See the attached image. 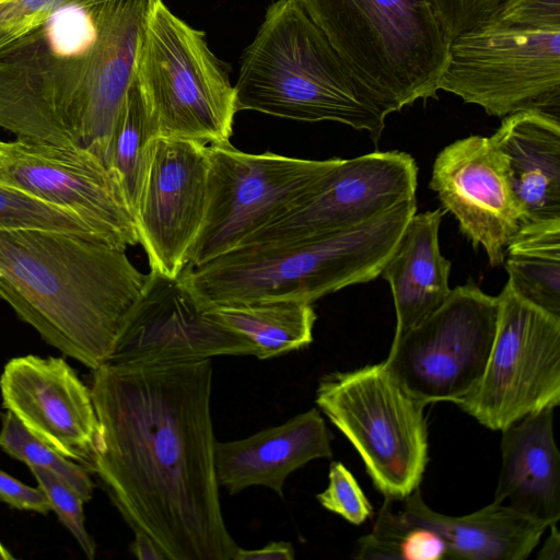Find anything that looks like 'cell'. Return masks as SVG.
Returning <instances> with one entry per match:
<instances>
[{"instance_id":"cell-17","label":"cell","mask_w":560,"mask_h":560,"mask_svg":"<svg viewBox=\"0 0 560 560\" xmlns=\"http://www.w3.org/2000/svg\"><path fill=\"white\" fill-rule=\"evenodd\" d=\"M429 186L474 247L485 249L492 267L501 266L522 214L492 139L469 136L446 145L434 161Z\"/></svg>"},{"instance_id":"cell-10","label":"cell","mask_w":560,"mask_h":560,"mask_svg":"<svg viewBox=\"0 0 560 560\" xmlns=\"http://www.w3.org/2000/svg\"><path fill=\"white\" fill-rule=\"evenodd\" d=\"M439 91L490 116L539 112L560 119V27L483 24L457 36Z\"/></svg>"},{"instance_id":"cell-23","label":"cell","mask_w":560,"mask_h":560,"mask_svg":"<svg viewBox=\"0 0 560 560\" xmlns=\"http://www.w3.org/2000/svg\"><path fill=\"white\" fill-rule=\"evenodd\" d=\"M445 210L415 213L380 276L392 290L396 310L395 336H399L436 311L451 293V261L439 244Z\"/></svg>"},{"instance_id":"cell-21","label":"cell","mask_w":560,"mask_h":560,"mask_svg":"<svg viewBox=\"0 0 560 560\" xmlns=\"http://www.w3.org/2000/svg\"><path fill=\"white\" fill-rule=\"evenodd\" d=\"M490 138L504 159L522 224L560 219V119L514 113Z\"/></svg>"},{"instance_id":"cell-26","label":"cell","mask_w":560,"mask_h":560,"mask_svg":"<svg viewBox=\"0 0 560 560\" xmlns=\"http://www.w3.org/2000/svg\"><path fill=\"white\" fill-rule=\"evenodd\" d=\"M352 557L360 560L453 559L442 538L431 529L410 522L393 500L385 501L372 530L358 539Z\"/></svg>"},{"instance_id":"cell-24","label":"cell","mask_w":560,"mask_h":560,"mask_svg":"<svg viewBox=\"0 0 560 560\" xmlns=\"http://www.w3.org/2000/svg\"><path fill=\"white\" fill-rule=\"evenodd\" d=\"M207 315L249 340L259 360L277 358L313 341L316 314L312 303L295 300L259 301L213 306Z\"/></svg>"},{"instance_id":"cell-11","label":"cell","mask_w":560,"mask_h":560,"mask_svg":"<svg viewBox=\"0 0 560 560\" xmlns=\"http://www.w3.org/2000/svg\"><path fill=\"white\" fill-rule=\"evenodd\" d=\"M498 296L472 280L451 290L446 301L394 337L383 362L390 375L424 405L456 404L483 375L494 340Z\"/></svg>"},{"instance_id":"cell-34","label":"cell","mask_w":560,"mask_h":560,"mask_svg":"<svg viewBox=\"0 0 560 560\" xmlns=\"http://www.w3.org/2000/svg\"><path fill=\"white\" fill-rule=\"evenodd\" d=\"M485 24L560 27V0H504Z\"/></svg>"},{"instance_id":"cell-6","label":"cell","mask_w":560,"mask_h":560,"mask_svg":"<svg viewBox=\"0 0 560 560\" xmlns=\"http://www.w3.org/2000/svg\"><path fill=\"white\" fill-rule=\"evenodd\" d=\"M387 117L438 98L450 42L429 0H296Z\"/></svg>"},{"instance_id":"cell-20","label":"cell","mask_w":560,"mask_h":560,"mask_svg":"<svg viewBox=\"0 0 560 560\" xmlns=\"http://www.w3.org/2000/svg\"><path fill=\"white\" fill-rule=\"evenodd\" d=\"M553 410L528 413L501 431V469L493 500L547 527L560 520V452Z\"/></svg>"},{"instance_id":"cell-30","label":"cell","mask_w":560,"mask_h":560,"mask_svg":"<svg viewBox=\"0 0 560 560\" xmlns=\"http://www.w3.org/2000/svg\"><path fill=\"white\" fill-rule=\"evenodd\" d=\"M27 467L38 487L46 494L50 509L56 513L59 522L72 534L84 555L93 560L96 545L85 528L84 500L69 483L54 472L33 465Z\"/></svg>"},{"instance_id":"cell-36","label":"cell","mask_w":560,"mask_h":560,"mask_svg":"<svg viewBox=\"0 0 560 560\" xmlns=\"http://www.w3.org/2000/svg\"><path fill=\"white\" fill-rule=\"evenodd\" d=\"M294 549L288 541H270L259 549L237 548L233 560H293Z\"/></svg>"},{"instance_id":"cell-7","label":"cell","mask_w":560,"mask_h":560,"mask_svg":"<svg viewBox=\"0 0 560 560\" xmlns=\"http://www.w3.org/2000/svg\"><path fill=\"white\" fill-rule=\"evenodd\" d=\"M133 79L156 137L230 142L237 112L234 86L205 33L151 0Z\"/></svg>"},{"instance_id":"cell-22","label":"cell","mask_w":560,"mask_h":560,"mask_svg":"<svg viewBox=\"0 0 560 560\" xmlns=\"http://www.w3.org/2000/svg\"><path fill=\"white\" fill-rule=\"evenodd\" d=\"M400 501L406 518L438 534L453 559L525 560L548 528L503 503L451 516L432 510L419 488Z\"/></svg>"},{"instance_id":"cell-33","label":"cell","mask_w":560,"mask_h":560,"mask_svg":"<svg viewBox=\"0 0 560 560\" xmlns=\"http://www.w3.org/2000/svg\"><path fill=\"white\" fill-rule=\"evenodd\" d=\"M451 43L485 24L504 0H429Z\"/></svg>"},{"instance_id":"cell-27","label":"cell","mask_w":560,"mask_h":560,"mask_svg":"<svg viewBox=\"0 0 560 560\" xmlns=\"http://www.w3.org/2000/svg\"><path fill=\"white\" fill-rule=\"evenodd\" d=\"M154 137L156 132L132 79L117 116L106 159V165L118 178L132 213L145 168L148 147Z\"/></svg>"},{"instance_id":"cell-37","label":"cell","mask_w":560,"mask_h":560,"mask_svg":"<svg viewBox=\"0 0 560 560\" xmlns=\"http://www.w3.org/2000/svg\"><path fill=\"white\" fill-rule=\"evenodd\" d=\"M130 550L140 560H166L158 545L142 532H135Z\"/></svg>"},{"instance_id":"cell-9","label":"cell","mask_w":560,"mask_h":560,"mask_svg":"<svg viewBox=\"0 0 560 560\" xmlns=\"http://www.w3.org/2000/svg\"><path fill=\"white\" fill-rule=\"evenodd\" d=\"M207 207L186 267L205 264L245 241L302 202L340 159L304 160L247 153L230 142L207 145Z\"/></svg>"},{"instance_id":"cell-5","label":"cell","mask_w":560,"mask_h":560,"mask_svg":"<svg viewBox=\"0 0 560 560\" xmlns=\"http://www.w3.org/2000/svg\"><path fill=\"white\" fill-rule=\"evenodd\" d=\"M236 109L300 121H336L377 143L385 119L296 0H277L244 50Z\"/></svg>"},{"instance_id":"cell-14","label":"cell","mask_w":560,"mask_h":560,"mask_svg":"<svg viewBox=\"0 0 560 560\" xmlns=\"http://www.w3.org/2000/svg\"><path fill=\"white\" fill-rule=\"evenodd\" d=\"M207 143L154 137L135 207L139 244L150 270L178 278L201 229L207 207Z\"/></svg>"},{"instance_id":"cell-38","label":"cell","mask_w":560,"mask_h":560,"mask_svg":"<svg viewBox=\"0 0 560 560\" xmlns=\"http://www.w3.org/2000/svg\"><path fill=\"white\" fill-rule=\"evenodd\" d=\"M549 535L544 540L536 558L538 560H559L560 559V533L558 523L548 526Z\"/></svg>"},{"instance_id":"cell-15","label":"cell","mask_w":560,"mask_h":560,"mask_svg":"<svg viewBox=\"0 0 560 560\" xmlns=\"http://www.w3.org/2000/svg\"><path fill=\"white\" fill-rule=\"evenodd\" d=\"M417 176V164L406 152L375 151L340 159L318 190L243 245L300 242L358 226L416 199Z\"/></svg>"},{"instance_id":"cell-8","label":"cell","mask_w":560,"mask_h":560,"mask_svg":"<svg viewBox=\"0 0 560 560\" xmlns=\"http://www.w3.org/2000/svg\"><path fill=\"white\" fill-rule=\"evenodd\" d=\"M315 402L357 450L385 498L402 500L419 488L429 459L427 405L383 362L325 375Z\"/></svg>"},{"instance_id":"cell-18","label":"cell","mask_w":560,"mask_h":560,"mask_svg":"<svg viewBox=\"0 0 560 560\" xmlns=\"http://www.w3.org/2000/svg\"><path fill=\"white\" fill-rule=\"evenodd\" d=\"M2 407L61 456L89 463L98 430L91 388L63 358L26 354L0 375Z\"/></svg>"},{"instance_id":"cell-39","label":"cell","mask_w":560,"mask_h":560,"mask_svg":"<svg viewBox=\"0 0 560 560\" xmlns=\"http://www.w3.org/2000/svg\"><path fill=\"white\" fill-rule=\"evenodd\" d=\"M15 557L0 541V560H13Z\"/></svg>"},{"instance_id":"cell-13","label":"cell","mask_w":560,"mask_h":560,"mask_svg":"<svg viewBox=\"0 0 560 560\" xmlns=\"http://www.w3.org/2000/svg\"><path fill=\"white\" fill-rule=\"evenodd\" d=\"M0 183L69 212L110 245L139 244L118 178L86 150L30 138L0 141Z\"/></svg>"},{"instance_id":"cell-1","label":"cell","mask_w":560,"mask_h":560,"mask_svg":"<svg viewBox=\"0 0 560 560\" xmlns=\"http://www.w3.org/2000/svg\"><path fill=\"white\" fill-rule=\"evenodd\" d=\"M98 421L85 468L166 560H232L214 466L211 359L92 371Z\"/></svg>"},{"instance_id":"cell-19","label":"cell","mask_w":560,"mask_h":560,"mask_svg":"<svg viewBox=\"0 0 560 560\" xmlns=\"http://www.w3.org/2000/svg\"><path fill=\"white\" fill-rule=\"evenodd\" d=\"M330 442L331 433L315 408L248 438L215 442L218 483L230 494L262 486L282 498L290 474L314 459L332 456Z\"/></svg>"},{"instance_id":"cell-12","label":"cell","mask_w":560,"mask_h":560,"mask_svg":"<svg viewBox=\"0 0 560 560\" xmlns=\"http://www.w3.org/2000/svg\"><path fill=\"white\" fill-rule=\"evenodd\" d=\"M498 300L495 335L483 375L455 404L493 431L560 404V317L525 301L508 283Z\"/></svg>"},{"instance_id":"cell-35","label":"cell","mask_w":560,"mask_h":560,"mask_svg":"<svg viewBox=\"0 0 560 560\" xmlns=\"http://www.w3.org/2000/svg\"><path fill=\"white\" fill-rule=\"evenodd\" d=\"M0 501L21 511H32L40 514H47L51 511L49 501L39 487H30L1 469Z\"/></svg>"},{"instance_id":"cell-29","label":"cell","mask_w":560,"mask_h":560,"mask_svg":"<svg viewBox=\"0 0 560 560\" xmlns=\"http://www.w3.org/2000/svg\"><path fill=\"white\" fill-rule=\"evenodd\" d=\"M28 229L59 231L103 241L69 212L0 183V231Z\"/></svg>"},{"instance_id":"cell-4","label":"cell","mask_w":560,"mask_h":560,"mask_svg":"<svg viewBox=\"0 0 560 560\" xmlns=\"http://www.w3.org/2000/svg\"><path fill=\"white\" fill-rule=\"evenodd\" d=\"M416 199L406 201L363 224L319 238L246 244L186 267L178 278L205 311L273 300L313 303L377 278L416 213Z\"/></svg>"},{"instance_id":"cell-25","label":"cell","mask_w":560,"mask_h":560,"mask_svg":"<svg viewBox=\"0 0 560 560\" xmlns=\"http://www.w3.org/2000/svg\"><path fill=\"white\" fill-rule=\"evenodd\" d=\"M503 264L518 296L560 317V219L522 224Z\"/></svg>"},{"instance_id":"cell-32","label":"cell","mask_w":560,"mask_h":560,"mask_svg":"<svg viewBox=\"0 0 560 560\" xmlns=\"http://www.w3.org/2000/svg\"><path fill=\"white\" fill-rule=\"evenodd\" d=\"M328 479L327 488L316 495L323 508L354 525L362 524L372 515L369 499L342 463H331Z\"/></svg>"},{"instance_id":"cell-16","label":"cell","mask_w":560,"mask_h":560,"mask_svg":"<svg viewBox=\"0 0 560 560\" xmlns=\"http://www.w3.org/2000/svg\"><path fill=\"white\" fill-rule=\"evenodd\" d=\"M255 353L249 340L210 318L179 278L150 270L108 363L194 361Z\"/></svg>"},{"instance_id":"cell-28","label":"cell","mask_w":560,"mask_h":560,"mask_svg":"<svg viewBox=\"0 0 560 560\" xmlns=\"http://www.w3.org/2000/svg\"><path fill=\"white\" fill-rule=\"evenodd\" d=\"M0 447L11 457L45 468L69 483L88 502L95 485L83 465L61 456L50 446L30 433L9 410L2 416Z\"/></svg>"},{"instance_id":"cell-31","label":"cell","mask_w":560,"mask_h":560,"mask_svg":"<svg viewBox=\"0 0 560 560\" xmlns=\"http://www.w3.org/2000/svg\"><path fill=\"white\" fill-rule=\"evenodd\" d=\"M105 1L109 0H0V54L43 26L62 8Z\"/></svg>"},{"instance_id":"cell-2","label":"cell","mask_w":560,"mask_h":560,"mask_svg":"<svg viewBox=\"0 0 560 560\" xmlns=\"http://www.w3.org/2000/svg\"><path fill=\"white\" fill-rule=\"evenodd\" d=\"M151 0L72 4L0 54V127L105 164Z\"/></svg>"},{"instance_id":"cell-3","label":"cell","mask_w":560,"mask_h":560,"mask_svg":"<svg viewBox=\"0 0 560 560\" xmlns=\"http://www.w3.org/2000/svg\"><path fill=\"white\" fill-rule=\"evenodd\" d=\"M126 249L72 233L0 231V299L94 371L110 361L145 284Z\"/></svg>"}]
</instances>
